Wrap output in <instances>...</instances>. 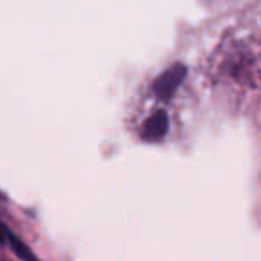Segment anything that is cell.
I'll return each instance as SVG.
<instances>
[{
    "instance_id": "cell-1",
    "label": "cell",
    "mask_w": 261,
    "mask_h": 261,
    "mask_svg": "<svg viewBox=\"0 0 261 261\" xmlns=\"http://www.w3.org/2000/svg\"><path fill=\"white\" fill-rule=\"evenodd\" d=\"M186 77V66L181 65V63H175V65L168 66L165 72H161L160 75L156 77L152 84L154 93L158 95L160 98H168L175 93V90L179 88V84L182 83V79Z\"/></svg>"
},
{
    "instance_id": "cell-2",
    "label": "cell",
    "mask_w": 261,
    "mask_h": 261,
    "mask_svg": "<svg viewBox=\"0 0 261 261\" xmlns=\"http://www.w3.org/2000/svg\"><path fill=\"white\" fill-rule=\"evenodd\" d=\"M168 130V116L165 111H156L150 118L145 120L142 127V138L147 142H158Z\"/></svg>"
},
{
    "instance_id": "cell-3",
    "label": "cell",
    "mask_w": 261,
    "mask_h": 261,
    "mask_svg": "<svg viewBox=\"0 0 261 261\" xmlns=\"http://www.w3.org/2000/svg\"><path fill=\"white\" fill-rule=\"evenodd\" d=\"M6 242H9V245L13 247V250H15V254L20 257L22 261H40L36 256L33 254V250L29 249V247L25 245V243L22 242V240H18L15 234H13L11 231H8V240Z\"/></svg>"
},
{
    "instance_id": "cell-4",
    "label": "cell",
    "mask_w": 261,
    "mask_h": 261,
    "mask_svg": "<svg viewBox=\"0 0 261 261\" xmlns=\"http://www.w3.org/2000/svg\"><path fill=\"white\" fill-rule=\"evenodd\" d=\"M6 240H8V227L0 222V243H4Z\"/></svg>"
},
{
    "instance_id": "cell-5",
    "label": "cell",
    "mask_w": 261,
    "mask_h": 261,
    "mask_svg": "<svg viewBox=\"0 0 261 261\" xmlns=\"http://www.w3.org/2000/svg\"><path fill=\"white\" fill-rule=\"evenodd\" d=\"M0 261H8V259H4V257H2V259H0Z\"/></svg>"
}]
</instances>
